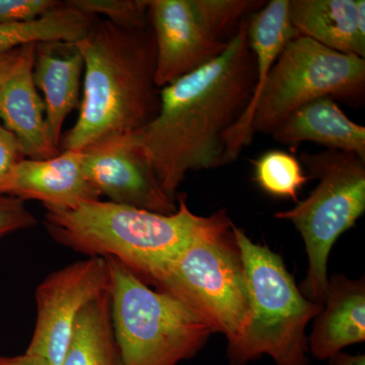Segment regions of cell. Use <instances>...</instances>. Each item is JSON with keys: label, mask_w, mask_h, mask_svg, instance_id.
I'll return each mask as SVG.
<instances>
[{"label": "cell", "mask_w": 365, "mask_h": 365, "mask_svg": "<svg viewBox=\"0 0 365 365\" xmlns=\"http://www.w3.org/2000/svg\"><path fill=\"white\" fill-rule=\"evenodd\" d=\"M250 18L220 57L162 88L157 117L133 133L163 191L174 200L189 172L222 167L225 134L253 95L257 66Z\"/></svg>", "instance_id": "obj_1"}, {"label": "cell", "mask_w": 365, "mask_h": 365, "mask_svg": "<svg viewBox=\"0 0 365 365\" xmlns=\"http://www.w3.org/2000/svg\"><path fill=\"white\" fill-rule=\"evenodd\" d=\"M74 45L83 60V95L78 121L62 137L60 150L83 151L130 135L157 117L160 90L150 24L126 29L97 18Z\"/></svg>", "instance_id": "obj_2"}, {"label": "cell", "mask_w": 365, "mask_h": 365, "mask_svg": "<svg viewBox=\"0 0 365 365\" xmlns=\"http://www.w3.org/2000/svg\"><path fill=\"white\" fill-rule=\"evenodd\" d=\"M172 215L96 200L76 208L46 209L44 225L55 242L88 257L114 258L139 278L153 279L182 250L203 235L232 225L227 211L197 215L186 197Z\"/></svg>", "instance_id": "obj_3"}, {"label": "cell", "mask_w": 365, "mask_h": 365, "mask_svg": "<svg viewBox=\"0 0 365 365\" xmlns=\"http://www.w3.org/2000/svg\"><path fill=\"white\" fill-rule=\"evenodd\" d=\"M234 234L248 283L252 319L241 339L228 346L230 365H245L262 355L276 365H309L306 329L323 307L304 297L279 255L255 244L235 225Z\"/></svg>", "instance_id": "obj_4"}, {"label": "cell", "mask_w": 365, "mask_h": 365, "mask_svg": "<svg viewBox=\"0 0 365 365\" xmlns=\"http://www.w3.org/2000/svg\"><path fill=\"white\" fill-rule=\"evenodd\" d=\"M105 259L121 365H179L197 354L212 334L202 319L173 295L151 289L121 262Z\"/></svg>", "instance_id": "obj_5"}, {"label": "cell", "mask_w": 365, "mask_h": 365, "mask_svg": "<svg viewBox=\"0 0 365 365\" xmlns=\"http://www.w3.org/2000/svg\"><path fill=\"white\" fill-rule=\"evenodd\" d=\"M234 223L198 237L153 277L213 332L237 342L252 319L251 302Z\"/></svg>", "instance_id": "obj_6"}, {"label": "cell", "mask_w": 365, "mask_h": 365, "mask_svg": "<svg viewBox=\"0 0 365 365\" xmlns=\"http://www.w3.org/2000/svg\"><path fill=\"white\" fill-rule=\"evenodd\" d=\"M299 162L318 185L304 201L275 217L292 222L302 235L309 257L302 292L323 307L331 250L365 211V160L355 153L326 150L302 153Z\"/></svg>", "instance_id": "obj_7"}, {"label": "cell", "mask_w": 365, "mask_h": 365, "mask_svg": "<svg viewBox=\"0 0 365 365\" xmlns=\"http://www.w3.org/2000/svg\"><path fill=\"white\" fill-rule=\"evenodd\" d=\"M364 97L365 58L299 35L287 43L271 69L252 132L272 135L292 113L318 98L361 107Z\"/></svg>", "instance_id": "obj_8"}, {"label": "cell", "mask_w": 365, "mask_h": 365, "mask_svg": "<svg viewBox=\"0 0 365 365\" xmlns=\"http://www.w3.org/2000/svg\"><path fill=\"white\" fill-rule=\"evenodd\" d=\"M109 287V267L100 257H88L49 274L36 290L37 319L26 352L50 365L61 364L79 314Z\"/></svg>", "instance_id": "obj_9"}, {"label": "cell", "mask_w": 365, "mask_h": 365, "mask_svg": "<svg viewBox=\"0 0 365 365\" xmlns=\"http://www.w3.org/2000/svg\"><path fill=\"white\" fill-rule=\"evenodd\" d=\"M83 151L86 179L110 202L160 215L176 212L177 200L163 191L134 134Z\"/></svg>", "instance_id": "obj_10"}, {"label": "cell", "mask_w": 365, "mask_h": 365, "mask_svg": "<svg viewBox=\"0 0 365 365\" xmlns=\"http://www.w3.org/2000/svg\"><path fill=\"white\" fill-rule=\"evenodd\" d=\"M155 41V85L160 90L220 57L228 42L215 38L197 16L192 0H150Z\"/></svg>", "instance_id": "obj_11"}, {"label": "cell", "mask_w": 365, "mask_h": 365, "mask_svg": "<svg viewBox=\"0 0 365 365\" xmlns=\"http://www.w3.org/2000/svg\"><path fill=\"white\" fill-rule=\"evenodd\" d=\"M83 151L63 150L49 160L21 158L0 182V195L40 201L46 209L67 210L100 200L88 181Z\"/></svg>", "instance_id": "obj_12"}, {"label": "cell", "mask_w": 365, "mask_h": 365, "mask_svg": "<svg viewBox=\"0 0 365 365\" xmlns=\"http://www.w3.org/2000/svg\"><path fill=\"white\" fill-rule=\"evenodd\" d=\"M248 36L250 47L256 61V86L242 117L225 134L223 165L237 160L242 150L253 140L252 122L255 110L267 83L271 69L287 43L299 36L290 21L289 0H272L252 14Z\"/></svg>", "instance_id": "obj_13"}, {"label": "cell", "mask_w": 365, "mask_h": 365, "mask_svg": "<svg viewBox=\"0 0 365 365\" xmlns=\"http://www.w3.org/2000/svg\"><path fill=\"white\" fill-rule=\"evenodd\" d=\"M35 51L36 45L26 46L18 66L0 86V118L18 140L24 158L49 160L60 150L53 140L44 100L34 81Z\"/></svg>", "instance_id": "obj_14"}, {"label": "cell", "mask_w": 365, "mask_h": 365, "mask_svg": "<svg viewBox=\"0 0 365 365\" xmlns=\"http://www.w3.org/2000/svg\"><path fill=\"white\" fill-rule=\"evenodd\" d=\"M289 19L299 35L364 58V0H289Z\"/></svg>", "instance_id": "obj_15"}, {"label": "cell", "mask_w": 365, "mask_h": 365, "mask_svg": "<svg viewBox=\"0 0 365 365\" xmlns=\"http://www.w3.org/2000/svg\"><path fill=\"white\" fill-rule=\"evenodd\" d=\"M309 350L319 359H330L347 346L365 340V285L333 275L323 307L316 317Z\"/></svg>", "instance_id": "obj_16"}, {"label": "cell", "mask_w": 365, "mask_h": 365, "mask_svg": "<svg viewBox=\"0 0 365 365\" xmlns=\"http://www.w3.org/2000/svg\"><path fill=\"white\" fill-rule=\"evenodd\" d=\"M83 72V57L74 43L36 45L34 81L44 93L48 126L59 150L64 121L81 103Z\"/></svg>", "instance_id": "obj_17"}, {"label": "cell", "mask_w": 365, "mask_h": 365, "mask_svg": "<svg viewBox=\"0 0 365 365\" xmlns=\"http://www.w3.org/2000/svg\"><path fill=\"white\" fill-rule=\"evenodd\" d=\"M283 145L313 143L327 150L355 153L365 160V127L353 122L331 98L312 101L292 113L273 132Z\"/></svg>", "instance_id": "obj_18"}, {"label": "cell", "mask_w": 365, "mask_h": 365, "mask_svg": "<svg viewBox=\"0 0 365 365\" xmlns=\"http://www.w3.org/2000/svg\"><path fill=\"white\" fill-rule=\"evenodd\" d=\"M60 365H121L109 290L81 312Z\"/></svg>", "instance_id": "obj_19"}, {"label": "cell", "mask_w": 365, "mask_h": 365, "mask_svg": "<svg viewBox=\"0 0 365 365\" xmlns=\"http://www.w3.org/2000/svg\"><path fill=\"white\" fill-rule=\"evenodd\" d=\"M96 16L62 2L61 6L37 20L0 24V54L41 43H76L90 31Z\"/></svg>", "instance_id": "obj_20"}, {"label": "cell", "mask_w": 365, "mask_h": 365, "mask_svg": "<svg viewBox=\"0 0 365 365\" xmlns=\"http://www.w3.org/2000/svg\"><path fill=\"white\" fill-rule=\"evenodd\" d=\"M254 181L269 195L299 202V193L309 178L299 158L287 151H266L253 160Z\"/></svg>", "instance_id": "obj_21"}, {"label": "cell", "mask_w": 365, "mask_h": 365, "mask_svg": "<svg viewBox=\"0 0 365 365\" xmlns=\"http://www.w3.org/2000/svg\"><path fill=\"white\" fill-rule=\"evenodd\" d=\"M262 0H192L197 16L218 40L230 42L242 21L260 11Z\"/></svg>", "instance_id": "obj_22"}, {"label": "cell", "mask_w": 365, "mask_h": 365, "mask_svg": "<svg viewBox=\"0 0 365 365\" xmlns=\"http://www.w3.org/2000/svg\"><path fill=\"white\" fill-rule=\"evenodd\" d=\"M68 4L91 16L121 28L137 29L150 25V0H68Z\"/></svg>", "instance_id": "obj_23"}, {"label": "cell", "mask_w": 365, "mask_h": 365, "mask_svg": "<svg viewBox=\"0 0 365 365\" xmlns=\"http://www.w3.org/2000/svg\"><path fill=\"white\" fill-rule=\"evenodd\" d=\"M57 0H0V24L37 20L61 6Z\"/></svg>", "instance_id": "obj_24"}, {"label": "cell", "mask_w": 365, "mask_h": 365, "mask_svg": "<svg viewBox=\"0 0 365 365\" xmlns=\"http://www.w3.org/2000/svg\"><path fill=\"white\" fill-rule=\"evenodd\" d=\"M37 225L26 204L14 197L0 195V239Z\"/></svg>", "instance_id": "obj_25"}, {"label": "cell", "mask_w": 365, "mask_h": 365, "mask_svg": "<svg viewBox=\"0 0 365 365\" xmlns=\"http://www.w3.org/2000/svg\"><path fill=\"white\" fill-rule=\"evenodd\" d=\"M24 158L16 137L0 125V182Z\"/></svg>", "instance_id": "obj_26"}, {"label": "cell", "mask_w": 365, "mask_h": 365, "mask_svg": "<svg viewBox=\"0 0 365 365\" xmlns=\"http://www.w3.org/2000/svg\"><path fill=\"white\" fill-rule=\"evenodd\" d=\"M26 46L14 49L13 51L2 53L0 54V86L4 83L11 72L18 66L19 62L23 56Z\"/></svg>", "instance_id": "obj_27"}, {"label": "cell", "mask_w": 365, "mask_h": 365, "mask_svg": "<svg viewBox=\"0 0 365 365\" xmlns=\"http://www.w3.org/2000/svg\"><path fill=\"white\" fill-rule=\"evenodd\" d=\"M0 365H50V364L43 357L25 352L24 354L14 355V356L0 354Z\"/></svg>", "instance_id": "obj_28"}, {"label": "cell", "mask_w": 365, "mask_h": 365, "mask_svg": "<svg viewBox=\"0 0 365 365\" xmlns=\"http://www.w3.org/2000/svg\"><path fill=\"white\" fill-rule=\"evenodd\" d=\"M331 365H365L364 355H350L339 352L331 357Z\"/></svg>", "instance_id": "obj_29"}]
</instances>
